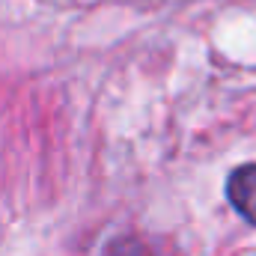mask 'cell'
I'll return each instance as SVG.
<instances>
[{"label": "cell", "mask_w": 256, "mask_h": 256, "mask_svg": "<svg viewBox=\"0 0 256 256\" xmlns=\"http://www.w3.org/2000/svg\"><path fill=\"white\" fill-rule=\"evenodd\" d=\"M226 194H230V202L238 208V214L256 224V164L238 167L226 182Z\"/></svg>", "instance_id": "1"}]
</instances>
